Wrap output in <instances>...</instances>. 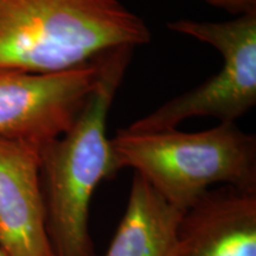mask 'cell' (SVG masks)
Instances as JSON below:
<instances>
[{
    "instance_id": "obj_1",
    "label": "cell",
    "mask_w": 256,
    "mask_h": 256,
    "mask_svg": "<svg viewBox=\"0 0 256 256\" xmlns=\"http://www.w3.org/2000/svg\"><path fill=\"white\" fill-rule=\"evenodd\" d=\"M133 49L118 48L98 57V82L72 124L40 147L46 232L55 256H95L89 210L98 184L119 172L107 121Z\"/></svg>"
},
{
    "instance_id": "obj_9",
    "label": "cell",
    "mask_w": 256,
    "mask_h": 256,
    "mask_svg": "<svg viewBox=\"0 0 256 256\" xmlns=\"http://www.w3.org/2000/svg\"><path fill=\"white\" fill-rule=\"evenodd\" d=\"M200 2L238 17L256 12V0H200Z\"/></svg>"
},
{
    "instance_id": "obj_3",
    "label": "cell",
    "mask_w": 256,
    "mask_h": 256,
    "mask_svg": "<svg viewBox=\"0 0 256 256\" xmlns=\"http://www.w3.org/2000/svg\"><path fill=\"white\" fill-rule=\"evenodd\" d=\"M110 146L119 171L133 168L184 212L216 184L256 191V136L235 122L194 133L136 134L120 128Z\"/></svg>"
},
{
    "instance_id": "obj_8",
    "label": "cell",
    "mask_w": 256,
    "mask_h": 256,
    "mask_svg": "<svg viewBox=\"0 0 256 256\" xmlns=\"http://www.w3.org/2000/svg\"><path fill=\"white\" fill-rule=\"evenodd\" d=\"M183 214L136 174L126 210L104 256H176Z\"/></svg>"
},
{
    "instance_id": "obj_7",
    "label": "cell",
    "mask_w": 256,
    "mask_h": 256,
    "mask_svg": "<svg viewBox=\"0 0 256 256\" xmlns=\"http://www.w3.org/2000/svg\"><path fill=\"white\" fill-rule=\"evenodd\" d=\"M176 256H256V191L206 192L183 214Z\"/></svg>"
},
{
    "instance_id": "obj_4",
    "label": "cell",
    "mask_w": 256,
    "mask_h": 256,
    "mask_svg": "<svg viewBox=\"0 0 256 256\" xmlns=\"http://www.w3.org/2000/svg\"><path fill=\"white\" fill-rule=\"evenodd\" d=\"M171 31L211 46L222 56L220 70L202 84L176 96L130 126L128 133L177 130L196 116L235 122L256 104V12L228 22L179 19L168 23Z\"/></svg>"
},
{
    "instance_id": "obj_5",
    "label": "cell",
    "mask_w": 256,
    "mask_h": 256,
    "mask_svg": "<svg viewBox=\"0 0 256 256\" xmlns=\"http://www.w3.org/2000/svg\"><path fill=\"white\" fill-rule=\"evenodd\" d=\"M98 57L57 72L0 70V136L42 147L66 133L95 88Z\"/></svg>"
},
{
    "instance_id": "obj_10",
    "label": "cell",
    "mask_w": 256,
    "mask_h": 256,
    "mask_svg": "<svg viewBox=\"0 0 256 256\" xmlns=\"http://www.w3.org/2000/svg\"><path fill=\"white\" fill-rule=\"evenodd\" d=\"M0 256H8L6 255V252H4V249H2V247H0Z\"/></svg>"
},
{
    "instance_id": "obj_6",
    "label": "cell",
    "mask_w": 256,
    "mask_h": 256,
    "mask_svg": "<svg viewBox=\"0 0 256 256\" xmlns=\"http://www.w3.org/2000/svg\"><path fill=\"white\" fill-rule=\"evenodd\" d=\"M40 146L0 136V247L8 256H55L46 232Z\"/></svg>"
},
{
    "instance_id": "obj_2",
    "label": "cell",
    "mask_w": 256,
    "mask_h": 256,
    "mask_svg": "<svg viewBox=\"0 0 256 256\" xmlns=\"http://www.w3.org/2000/svg\"><path fill=\"white\" fill-rule=\"evenodd\" d=\"M150 40L119 0H0V70L63 72Z\"/></svg>"
}]
</instances>
